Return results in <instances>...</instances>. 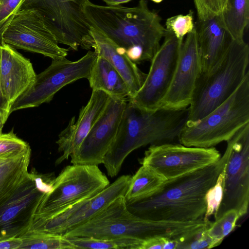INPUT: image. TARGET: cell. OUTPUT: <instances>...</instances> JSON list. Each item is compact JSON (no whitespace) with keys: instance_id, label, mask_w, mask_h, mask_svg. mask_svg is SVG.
Listing matches in <instances>:
<instances>
[{"instance_id":"484cf974","label":"cell","mask_w":249,"mask_h":249,"mask_svg":"<svg viewBox=\"0 0 249 249\" xmlns=\"http://www.w3.org/2000/svg\"><path fill=\"white\" fill-rule=\"evenodd\" d=\"M66 237L73 244L75 249H140L143 241L132 238L105 239L83 236Z\"/></svg>"},{"instance_id":"ac0fdd59","label":"cell","mask_w":249,"mask_h":249,"mask_svg":"<svg viewBox=\"0 0 249 249\" xmlns=\"http://www.w3.org/2000/svg\"><path fill=\"white\" fill-rule=\"evenodd\" d=\"M110 96L101 90H93L88 103L81 107L78 117L71 118L56 142L62 155L55 161L58 165L79 150L82 142L106 107Z\"/></svg>"},{"instance_id":"6da1fadb","label":"cell","mask_w":249,"mask_h":249,"mask_svg":"<svg viewBox=\"0 0 249 249\" xmlns=\"http://www.w3.org/2000/svg\"><path fill=\"white\" fill-rule=\"evenodd\" d=\"M80 1L90 26L123 49L136 64L151 61L167 33L160 17L149 8L147 0H140L131 7Z\"/></svg>"},{"instance_id":"ffe728a7","label":"cell","mask_w":249,"mask_h":249,"mask_svg":"<svg viewBox=\"0 0 249 249\" xmlns=\"http://www.w3.org/2000/svg\"><path fill=\"white\" fill-rule=\"evenodd\" d=\"M198 21L196 28L202 73H207L221 61L233 39L222 24L218 15Z\"/></svg>"},{"instance_id":"cb8c5ba5","label":"cell","mask_w":249,"mask_h":249,"mask_svg":"<svg viewBox=\"0 0 249 249\" xmlns=\"http://www.w3.org/2000/svg\"><path fill=\"white\" fill-rule=\"evenodd\" d=\"M166 179L149 167L142 165L131 177L124 196L126 203L146 197L156 191Z\"/></svg>"},{"instance_id":"60d3db41","label":"cell","mask_w":249,"mask_h":249,"mask_svg":"<svg viewBox=\"0 0 249 249\" xmlns=\"http://www.w3.org/2000/svg\"><path fill=\"white\" fill-rule=\"evenodd\" d=\"M225 1H226V0H223V5H224V3H225Z\"/></svg>"},{"instance_id":"4316f807","label":"cell","mask_w":249,"mask_h":249,"mask_svg":"<svg viewBox=\"0 0 249 249\" xmlns=\"http://www.w3.org/2000/svg\"><path fill=\"white\" fill-rule=\"evenodd\" d=\"M240 217L237 211L231 209L211 223L206 230V232L211 239V248L218 246L222 243L225 237L234 229Z\"/></svg>"},{"instance_id":"8fae6325","label":"cell","mask_w":249,"mask_h":249,"mask_svg":"<svg viewBox=\"0 0 249 249\" xmlns=\"http://www.w3.org/2000/svg\"><path fill=\"white\" fill-rule=\"evenodd\" d=\"M158 135V125L148 112L127 101L117 134L104 159L108 175L117 176L128 155L141 147L154 144Z\"/></svg>"},{"instance_id":"3957f363","label":"cell","mask_w":249,"mask_h":249,"mask_svg":"<svg viewBox=\"0 0 249 249\" xmlns=\"http://www.w3.org/2000/svg\"><path fill=\"white\" fill-rule=\"evenodd\" d=\"M192 231L190 222L152 220L136 216L128 210L124 196H122L87 222L63 236L132 238L142 241L155 238L181 240L188 236Z\"/></svg>"},{"instance_id":"5bb4252c","label":"cell","mask_w":249,"mask_h":249,"mask_svg":"<svg viewBox=\"0 0 249 249\" xmlns=\"http://www.w3.org/2000/svg\"><path fill=\"white\" fill-rule=\"evenodd\" d=\"M151 60L149 72L143 84L127 101L140 109L153 111L160 107L171 83L182 43L167 32Z\"/></svg>"},{"instance_id":"9a60e30c","label":"cell","mask_w":249,"mask_h":249,"mask_svg":"<svg viewBox=\"0 0 249 249\" xmlns=\"http://www.w3.org/2000/svg\"><path fill=\"white\" fill-rule=\"evenodd\" d=\"M131 176L123 175L98 194L68 208L48 219L33 221L29 230L63 235L86 223L112 201L124 196Z\"/></svg>"},{"instance_id":"30bf717a","label":"cell","mask_w":249,"mask_h":249,"mask_svg":"<svg viewBox=\"0 0 249 249\" xmlns=\"http://www.w3.org/2000/svg\"><path fill=\"white\" fill-rule=\"evenodd\" d=\"M22 8H34L43 15L58 43L77 51L93 48L91 27L83 13L80 0H27Z\"/></svg>"},{"instance_id":"2e32d148","label":"cell","mask_w":249,"mask_h":249,"mask_svg":"<svg viewBox=\"0 0 249 249\" xmlns=\"http://www.w3.org/2000/svg\"><path fill=\"white\" fill-rule=\"evenodd\" d=\"M186 36L179 49L171 83L159 107L186 108L192 101L198 79L202 73L196 27Z\"/></svg>"},{"instance_id":"d6a6232c","label":"cell","mask_w":249,"mask_h":249,"mask_svg":"<svg viewBox=\"0 0 249 249\" xmlns=\"http://www.w3.org/2000/svg\"><path fill=\"white\" fill-rule=\"evenodd\" d=\"M207 229L202 231L187 240L178 242V249H211L212 242L211 238L206 232Z\"/></svg>"},{"instance_id":"e0dca14e","label":"cell","mask_w":249,"mask_h":249,"mask_svg":"<svg viewBox=\"0 0 249 249\" xmlns=\"http://www.w3.org/2000/svg\"><path fill=\"white\" fill-rule=\"evenodd\" d=\"M127 102L110 97L79 150L70 157L72 164L98 165L103 163L117 134Z\"/></svg>"},{"instance_id":"f1b7e54d","label":"cell","mask_w":249,"mask_h":249,"mask_svg":"<svg viewBox=\"0 0 249 249\" xmlns=\"http://www.w3.org/2000/svg\"><path fill=\"white\" fill-rule=\"evenodd\" d=\"M226 165V164H225ZM225 165L219 173L214 184L209 188L205 196L206 210L204 219L214 215L218 211L223 196Z\"/></svg>"},{"instance_id":"7402d4cb","label":"cell","mask_w":249,"mask_h":249,"mask_svg":"<svg viewBox=\"0 0 249 249\" xmlns=\"http://www.w3.org/2000/svg\"><path fill=\"white\" fill-rule=\"evenodd\" d=\"M93 90H101L111 97L126 99L129 91L124 79L117 70L104 57L97 55L88 78Z\"/></svg>"},{"instance_id":"52a82bcc","label":"cell","mask_w":249,"mask_h":249,"mask_svg":"<svg viewBox=\"0 0 249 249\" xmlns=\"http://www.w3.org/2000/svg\"><path fill=\"white\" fill-rule=\"evenodd\" d=\"M55 177L28 173L17 187L0 202V240L20 237L30 229L44 195L51 191Z\"/></svg>"},{"instance_id":"e575fe53","label":"cell","mask_w":249,"mask_h":249,"mask_svg":"<svg viewBox=\"0 0 249 249\" xmlns=\"http://www.w3.org/2000/svg\"><path fill=\"white\" fill-rule=\"evenodd\" d=\"M166 238H155L142 241L140 249H163Z\"/></svg>"},{"instance_id":"1f68e13d","label":"cell","mask_w":249,"mask_h":249,"mask_svg":"<svg viewBox=\"0 0 249 249\" xmlns=\"http://www.w3.org/2000/svg\"><path fill=\"white\" fill-rule=\"evenodd\" d=\"M193 0L199 21L219 15L223 5V0Z\"/></svg>"},{"instance_id":"d4e9b609","label":"cell","mask_w":249,"mask_h":249,"mask_svg":"<svg viewBox=\"0 0 249 249\" xmlns=\"http://www.w3.org/2000/svg\"><path fill=\"white\" fill-rule=\"evenodd\" d=\"M19 249H75L69 239L62 235L29 230L20 236Z\"/></svg>"},{"instance_id":"d6986e66","label":"cell","mask_w":249,"mask_h":249,"mask_svg":"<svg viewBox=\"0 0 249 249\" xmlns=\"http://www.w3.org/2000/svg\"><path fill=\"white\" fill-rule=\"evenodd\" d=\"M36 75L29 59L9 45L0 44V82L11 106L32 84Z\"/></svg>"},{"instance_id":"277c9868","label":"cell","mask_w":249,"mask_h":249,"mask_svg":"<svg viewBox=\"0 0 249 249\" xmlns=\"http://www.w3.org/2000/svg\"><path fill=\"white\" fill-rule=\"evenodd\" d=\"M249 47L245 41L232 40L219 64L200 74L188 107V122L206 116L227 100L249 73Z\"/></svg>"},{"instance_id":"7a4b0ae2","label":"cell","mask_w":249,"mask_h":249,"mask_svg":"<svg viewBox=\"0 0 249 249\" xmlns=\"http://www.w3.org/2000/svg\"><path fill=\"white\" fill-rule=\"evenodd\" d=\"M227 158L225 151L212 164L166 180L148 196L126 202L128 210L137 216L152 220L189 222L203 218L205 194L215 183Z\"/></svg>"},{"instance_id":"603a6c76","label":"cell","mask_w":249,"mask_h":249,"mask_svg":"<svg viewBox=\"0 0 249 249\" xmlns=\"http://www.w3.org/2000/svg\"><path fill=\"white\" fill-rule=\"evenodd\" d=\"M232 39L243 41L249 21V0H226L218 15Z\"/></svg>"},{"instance_id":"836d02e7","label":"cell","mask_w":249,"mask_h":249,"mask_svg":"<svg viewBox=\"0 0 249 249\" xmlns=\"http://www.w3.org/2000/svg\"><path fill=\"white\" fill-rule=\"evenodd\" d=\"M10 108L11 105L2 92L0 82V117L4 124L6 123L11 114Z\"/></svg>"},{"instance_id":"83f0119b","label":"cell","mask_w":249,"mask_h":249,"mask_svg":"<svg viewBox=\"0 0 249 249\" xmlns=\"http://www.w3.org/2000/svg\"><path fill=\"white\" fill-rule=\"evenodd\" d=\"M193 11L186 15L179 14L168 18L165 22L167 31L173 34L182 43L184 37L195 28Z\"/></svg>"},{"instance_id":"ba28073f","label":"cell","mask_w":249,"mask_h":249,"mask_svg":"<svg viewBox=\"0 0 249 249\" xmlns=\"http://www.w3.org/2000/svg\"><path fill=\"white\" fill-rule=\"evenodd\" d=\"M97 56L94 51H89L74 61L66 57L53 59L51 65L36 75L32 84L12 104L11 113L49 103L66 85L82 78L88 79Z\"/></svg>"},{"instance_id":"f35d334b","label":"cell","mask_w":249,"mask_h":249,"mask_svg":"<svg viewBox=\"0 0 249 249\" xmlns=\"http://www.w3.org/2000/svg\"><path fill=\"white\" fill-rule=\"evenodd\" d=\"M4 124L3 123L1 117H0V134L2 133V129Z\"/></svg>"},{"instance_id":"44dd1931","label":"cell","mask_w":249,"mask_h":249,"mask_svg":"<svg viewBox=\"0 0 249 249\" xmlns=\"http://www.w3.org/2000/svg\"><path fill=\"white\" fill-rule=\"evenodd\" d=\"M90 35L94 40L93 48L97 55L106 58L119 72L127 87L129 97H133L139 90L145 79L142 72L125 53L104 34L91 28Z\"/></svg>"},{"instance_id":"8992f818","label":"cell","mask_w":249,"mask_h":249,"mask_svg":"<svg viewBox=\"0 0 249 249\" xmlns=\"http://www.w3.org/2000/svg\"><path fill=\"white\" fill-rule=\"evenodd\" d=\"M109 184L98 165H68L54 178L52 188L42 198L33 221L49 219L98 194Z\"/></svg>"},{"instance_id":"f546056e","label":"cell","mask_w":249,"mask_h":249,"mask_svg":"<svg viewBox=\"0 0 249 249\" xmlns=\"http://www.w3.org/2000/svg\"><path fill=\"white\" fill-rule=\"evenodd\" d=\"M30 148L27 142L17 136L13 129L7 133L0 134V158L14 157Z\"/></svg>"},{"instance_id":"ab89813d","label":"cell","mask_w":249,"mask_h":249,"mask_svg":"<svg viewBox=\"0 0 249 249\" xmlns=\"http://www.w3.org/2000/svg\"><path fill=\"white\" fill-rule=\"evenodd\" d=\"M153 1H154V2H156V3H160V2H161L163 0H151Z\"/></svg>"},{"instance_id":"5b68a950","label":"cell","mask_w":249,"mask_h":249,"mask_svg":"<svg viewBox=\"0 0 249 249\" xmlns=\"http://www.w3.org/2000/svg\"><path fill=\"white\" fill-rule=\"evenodd\" d=\"M249 123V73L224 102L202 119L187 121L178 138L180 143L209 148L228 141Z\"/></svg>"},{"instance_id":"9c48e42d","label":"cell","mask_w":249,"mask_h":249,"mask_svg":"<svg viewBox=\"0 0 249 249\" xmlns=\"http://www.w3.org/2000/svg\"><path fill=\"white\" fill-rule=\"evenodd\" d=\"M227 142L222 200L214 220L234 209L240 217L248 212L249 202V123L241 127Z\"/></svg>"},{"instance_id":"4dcf8cb0","label":"cell","mask_w":249,"mask_h":249,"mask_svg":"<svg viewBox=\"0 0 249 249\" xmlns=\"http://www.w3.org/2000/svg\"><path fill=\"white\" fill-rule=\"evenodd\" d=\"M27 0H0V44L2 35L15 15Z\"/></svg>"},{"instance_id":"7c38bea8","label":"cell","mask_w":249,"mask_h":249,"mask_svg":"<svg viewBox=\"0 0 249 249\" xmlns=\"http://www.w3.org/2000/svg\"><path fill=\"white\" fill-rule=\"evenodd\" d=\"M2 41L15 49L52 59L66 57L69 52L58 45L44 17L34 8H22L15 15L2 35Z\"/></svg>"},{"instance_id":"74e56055","label":"cell","mask_w":249,"mask_h":249,"mask_svg":"<svg viewBox=\"0 0 249 249\" xmlns=\"http://www.w3.org/2000/svg\"><path fill=\"white\" fill-rule=\"evenodd\" d=\"M107 6H118L132 0H102Z\"/></svg>"},{"instance_id":"d590c367","label":"cell","mask_w":249,"mask_h":249,"mask_svg":"<svg viewBox=\"0 0 249 249\" xmlns=\"http://www.w3.org/2000/svg\"><path fill=\"white\" fill-rule=\"evenodd\" d=\"M22 240L19 237H13L0 240V249H19Z\"/></svg>"},{"instance_id":"4fadbf2b","label":"cell","mask_w":249,"mask_h":249,"mask_svg":"<svg viewBox=\"0 0 249 249\" xmlns=\"http://www.w3.org/2000/svg\"><path fill=\"white\" fill-rule=\"evenodd\" d=\"M221 157L214 147L187 146L171 142L151 145L142 160L147 166L166 180L203 168Z\"/></svg>"},{"instance_id":"8d00e7d4","label":"cell","mask_w":249,"mask_h":249,"mask_svg":"<svg viewBox=\"0 0 249 249\" xmlns=\"http://www.w3.org/2000/svg\"><path fill=\"white\" fill-rule=\"evenodd\" d=\"M19 184H3L0 183V202L9 196Z\"/></svg>"}]
</instances>
